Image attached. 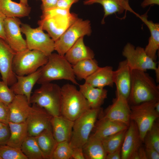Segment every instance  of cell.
Wrapping results in <instances>:
<instances>
[{"mask_svg":"<svg viewBox=\"0 0 159 159\" xmlns=\"http://www.w3.org/2000/svg\"><path fill=\"white\" fill-rule=\"evenodd\" d=\"M159 86L146 71L133 69L128 103L132 105L159 100Z\"/></svg>","mask_w":159,"mask_h":159,"instance_id":"6da1fadb","label":"cell"},{"mask_svg":"<svg viewBox=\"0 0 159 159\" xmlns=\"http://www.w3.org/2000/svg\"><path fill=\"white\" fill-rule=\"evenodd\" d=\"M41 73L37 83L42 85L55 80H69L78 85L73 73L72 65L64 56L52 53L47 63L41 67Z\"/></svg>","mask_w":159,"mask_h":159,"instance_id":"7a4b0ae2","label":"cell"},{"mask_svg":"<svg viewBox=\"0 0 159 159\" xmlns=\"http://www.w3.org/2000/svg\"><path fill=\"white\" fill-rule=\"evenodd\" d=\"M61 90L60 115L74 121L91 108L87 100L74 85L66 84Z\"/></svg>","mask_w":159,"mask_h":159,"instance_id":"3957f363","label":"cell"},{"mask_svg":"<svg viewBox=\"0 0 159 159\" xmlns=\"http://www.w3.org/2000/svg\"><path fill=\"white\" fill-rule=\"evenodd\" d=\"M61 100V87L50 82L43 84L31 95L30 104L43 108L52 116L60 115Z\"/></svg>","mask_w":159,"mask_h":159,"instance_id":"277c9868","label":"cell"},{"mask_svg":"<svg viewBox=\"0 0 159 159\" xmlns=\"http://www.w3.org/2000/svg\"><path fill=\"white\" fill-rule=\"evenodd\" d=\"M48 56L42 52L27 49L16 53L13 58L12 69L18 76H24L33 73L44 65Z\"/></svg>","mask_w":159,"mask_h":159,"instance_id":"5b68a950","label":"cell"},{"mask_svg":"<svg viewBox=\"0 0 159 159\" xmlns=\"http://www.w3.org/2000/svg\"><path fill=\"white\" fill-rule=\"evenodd\" d=\"M99 108H90L74 121L69 142L72 148H82L88 139L94 127L100 111Z\"/></svg>","mask_w":159,"mask_h":159,"instance_id":"8992f818","label":"cell"},{"mask_svg":"<svg viewBox=\"0 0 159 159\" xmlns=\"http://www.w3.org/2000/svg\"><path fill=\"white\" fill-rule=\"evenodd\" d=\"M92 32L90 21L78 18L55 42V50L64 56L79 38L90 36Z\"/></svg>","mask_w":159,"mask_h":159,"instance_id":"52a82bcc","label":"cell"},{"mask_svg":"<svg viewBox=\"0 0 159 159\" xmlns=\"http://www.w3.org/2000/svg\"><path fill=\"white\" fill-rule=\"evenodd\" d=\"M157 101L144 102L132 105L130 107V120L134 121L137 125L143 142L147 132L159 117V114L155 109V105Z\"/></svg>","mask_w":159,"mask_h":159,"instance_id":"ba28073f","label":"cell"},{"mask_svg":"<svg viewBox=\"0 0 159 159\" xmlns=\"http://www.w3.org/2000/svg\"><path fill=\"white\" fill-rule=\"evenodd\" d=\"M21 32L25 36L27 48L40 51L47 56L55 50V42L39 26L33 28L29 24L21 23Z\"/></svg>","mask_w":159,"mask_h":159,"instance_id":"9c48e42d","label":"cell"},{"mask_svg":"<svg viewBox=\"0 0 159 159\" xmlns=\"http://www.w3.org/2000/svg\"><path fill=\"white\" fill-rule=\"evenodd\" d=\"M122 55L126 58L127 62L132 70L146 71L147 69L155 70L157 64L145 52L144 48L140 46L135 47L130 43L124 46Z\"/></svg>","mask_w":159,"mask_h":159,"instance_id":"30bf717a","label":"cell"},{"mask_svg":"<svg viewBox=\"0 0 159 159\" xmlns=\"http://www.w3.org/2000/svg\"><path fill=\"white\" fill-rule=\"evenodd\" d=\"M78 18L77 14L71 13L67 16L41 19L38 24L55 42Z\"/></svg>","mask_w":159,"mask_h":159,"instance_id":"8fae6325","label":"cell"},{"mask_svg":"<svg viewBox=\"0 0 159 159\" xmlns=\"http://www.w3.org/2000/svg\"><path fill=\"white\" fill-rule=\"evenodd\" d=\"M52 117L43 108L33 104L25 121L28 136L36 137L43 130L52 128L51 120Z\"/></svg>","mask_w":159,"mask_h":159,"instance_id":"7c38bea8","label":"cell"},{"mask_svg":"<svg viewBox=\"0 0 159 159\" xmlns=\"http://www.w3.org/2000/svg\"><path fill=\"white\" fill-rule=\"evenodd\" d=\"M21 23L16 17H6L4 23L5 41L16 53L28 49L26 40L21 34Z\"/></svg>","mask_w":159,"mask_h":159,"instance_id":"4fadbf2b","label":"cell"},{"mask_svg":"<svg viewBox=\"0 0 159 159\" xmlns=\"http://www.w3.org/2000/svg\"><path fill=\"white\" fill-rule=\"evenodd\" d=\"M16 53L0 37V73L2 81L8 86H11L17 80L12 69L13 59Z\"/></svg>","mask_w":159,"mask_h":159,"instance_id":"5bb4252c","label":"cell"},{"mask_svg":"<svg viewBox=\"0 0 159 159\" xmlns=\"http://www.w3.org/2000/svg\"><path fill=\"white\" fill-rule=\"evenodd\" d=\"M116 95L112 104L107 108L103 117L129 126L131 110L128 100L118 94H116Z\"/></svg>","mask_w":159,"mask_h":159,"instance_id":"9a60e30c","label":"cell"},{"mask_svg":"<svg viewBox=\"0 0 159 159\" xmlns=\"http://www.w3.org/2000/svg\"><path fill=\"white\" fill-rule=\"evenodd\" d=\"M132 70L125 60L119 62L117 68L114 71L113 80L116 87V94L128 100L132 82Z\"/></svg>","mask_w":159,"mask_h":159,"instance_id":"2e32d148","label":"cell"},{"mask_svg":"<svg viewBox=\"0 0 159 159\" xmlns=\"http://www.w3.org/2000/svg\"><path fill=\"white\" fill-rule=\"evenodd\" d=\"M142 142L137 125L131 120L122 145L121 159H131L141 146Z\"/></svg>","mask_w":159,"mask_h":159,"instance_id":"e0dca14e","label":"cell"},{"mask_svg":"<svg viewBox=\"0 0 159 159\" xmlns=\"http://www.w3.org/2000/svg\"><path fill=\"white\" fill-rule=\"evenodd\" d=\"M30 104L25 96L16 95L12 101L8 105L9 110V122H25L31 109Z\"/></svg>","mask_w":159,"mask_h":159,"instance_id":"ac0fdd59","label":"cell"},{"mask_svg":"<svg viewBox=\"0 0 159 159\" xmlns=\"http://www.w3.org/2000/svg\"><path fill=\"white\" fill-rule=\"evenodd\" d=\"M85 5L98 3L103 6L104 16L102 23H105V19L107 16L115 13L122 14L125 11H128L138 17L139 15L130 7L128 0H86L84 1Z\"/></svg>","mask_w":159,"mask_h":159,"instance_id":"d6986e66","label":"cell"},{"mask_svg":"<svg viewBox=\"0 0 159 159\" xmlns=\"http://www.w3.org/2000/svg\"><path fill=\"white\" fill-rule=\"evenodd\" d=\"M41 67L35 72L28 75H16V81L10 88L15 95L25 96L29 103L33 88L37 83L41 74Z\"/></svg>","mask_w":159,"mask_h":159,"instance_id":"ffe728a7","label":"cell"},{"mask_svg":"<svg viewBox=\"0 0 159 159\" xmlns=\"http://www.w3.org/2000/svg\"><path fill=\"white\" fill-rule=\"evenodd\" d=\"M74 123V121L61 115L52 117L51 125L52 133L57 143L70 142Z\"/></svg>","mask_w":159,"mask_h":159,"instance_id":"44dd1931","label":"cell"},{"mask_svg":"<svg viewBox=\"0 0 159 159\" xmlns=\"http://www.w3.org/2000/svg\"><path fill=\"white\" fill-rule=\"evenodd\" d=\"M128 126L123 123L103 117L95 123L92 135L102 140L110 135L127 129Z\"/></svg>","mask_w":159,"mask_h":159,"instance_id":"7402d4cb","label":"cell"},{"mask_svg":"<svg viewBox=\"0 0 159 159\" xmlns=\"http://www.w3.org/2000/svg\"><path fill=\"white\" fill-rule=\"evenodd\" d=\"M149 29L150 36L148 43L144 49L147 54L155 61L157 59L156 53L159 49V24L148 20L146 14L138 17Z\"/></svg>","mask_w":159,"mask_h":159,"instance_id":"603a6c76","label":"cell"},{"mask_svg":"<svg viewBox=\"0 0 159 159\" xmlns=\"http://www.w3.org/2000/svg\"><path fill=\"white\" fill-rule=\"evenodd\" d=\"M84 37H82L79 38L64 55L72 66L80 61L94 58L93 51L85 44Z\"/></svg>","mask_w":159,"mask_h":159,"instance_id":"cb8c5ba5","label":"cell"},{"mask_svg":"<svg viewBox=\"0 0 159 159\" xmlns=\"http://www.w3.org/2000/svg\"><path fill=\"white\" fill-rule=\"evenodd\" d=\"M80 91L87 100L91 108H100L107 97V91L94 87L86 83L79 85Z\"/></svg>","mask_w":159,"mask_h":159,"instance_id":"d4e9b609","label":"cell"},{"mask_svg":"<svg viewBox=\"0 0 159 159\" xmlns=\"http://www.w3.org/2000/svg\"><path fill=\"white\" fill-rule=\"evenodd\" d=\"M114 71L110 66L100 67L85 80V82L95 87L104 88L108 86L112 87Z\"/></svg>","mask_w":159,"mask_h":159,"instance_id":"484cf974","label":"cell"},{"mask_svg":"<svg viewBox=\"0 0 159 159\" xmlns=\"http://www.w3.org/2000/svg\"><path fill=\"white\" fill-rule=\"evenodd\" d=\"M85 159H106L107 154L102 141L92 134L82 147Z\"/></svg>","mask_w":159,"mask_h":159,"instance_id":"4316f807","label":"cell"},{"mask_svg":"<svg viewBox=\"0 0 159 159\" xmlns=\"http://www.w3.org/2000/svg\"><path fill=\"white\" fill-rule=\"evenodd\" d=\"M35 137L44 159H51L57 143L54 137L52 128L45 130Z\"/></svg>","mask_w":159,"mask_h":159,"instance_id":"83f0119b","label":"cell"},{"mask_svg":"<svg viewBox=\"0 0 159 159\" xmlns=\"http://www.w3.org/2000/svg\"><path fill=\"white\" fill-rule=\"evenodd\" d=\"M31 8L11 0H0V11L6 17L21 18L28 16Z\"/></svg>","mask_w":159,"mask_h":159,"instance_id":"f1b7e54d","label":"cell"},{"mask_svg":"<svg viewBox=\"0 0 159 159\" xmlns=\"http://www.w3.org/2000/svg\"><path fill=\"white\" fill-rule=\"evenodd\" d=\"M8 125L10 129V135L6 145L21 148L22 143L28 136L26 122L21 123L9 122Z\"/></svg>","mask_w":159,"mask_h":159,"instance_id":"f546056e","label":"cell"},{"mask_svg":"<svg viewBox=\"0 0 159 159\" xmlns=\"http://www.w3.org/2000/svg\"><path fill=\"white\" fill-rule=\"evenodd\" d=\"M72 66L76 77L80 80H85L99 67L97 62L94 58L80 61Z\"/></svg>","mask_w":159,"mask_h":159,"instance_id":"4dcf8cb0","label":"cell"},{"mask_svg":"<svg viewBox=\"0 0 159 159\" xmlns=\"http://www.w3.org/2000/svg\"><path fill=\"white\" fill-rule=\"evenodd\" d=\"M21 149L28 159H44L35 137L28 136Z\"/></svg>","mask_w":159,"mask_h":159,"instance_id":"1f68e13d","label":"cell"},{"mask_svg":"<svg viewBox=\"0 0 159 159\" xmlns=\"http://www.w3.org/2000/svg\"><path fill=\"white\" fill-rule=\"evenodd\" d=\"M127 129L110 135L102 140L107 154L112 153L121 148Z\"/></svg>","mask_w":159,"mask_h":159,"instance_id":"d6a6232c","label":"cell"},{"mask_svg":"<svg viewBox=\"0 0 159 159\" xmlns=\"http://www.w3.org/2000/svg\"><path fill=\"white\" fill-rule=\"evenodd\" d=\"M146 147L152 148L159 152V127L158 123L154 122L144 138Z\"/></svg>","mask_w":159,"mask_h":159,"instance_id":"836d02e7","label":"cell"},{"mask_svg":"<svg viewBox=\"0 0 159 159\" xmlns=\"http://www.w3.org/2000/svg\"><path fill=\"white\" fill-rule=\"evenodd\" d=\"M0 159H28L21 148L7 145H0Z\"/></svg>","mask_w":159,"mask_h":159,"instance_id":"e575fe53","label":"cell"},{"mask_svg":"<svg viewBox=\"0 0 159 159\" xmlns=\"http://www.w3.org/2000/svg\"><path fill=\"white\" fill-rule=\"evenodd\" d=\"M72 148L69 142L57 143L53 152L51 159H71Z\"/></svg>","mask_w":159,"mask_h":159,"instance_id":"d590c367","label":"cell"},{"mask_svg":"<svg viewBox=\"0 0 159 159\" xmlns=\"http://www.w3.org/2000/svg\"><path fill=\"white\" fill-rule=\"evenodd\" d=\"M8 85L0 81V102L8 105L13 100L15 95Z\"/></svg>","mask_w":159,"mask_h":159,"instance_id":"8d00e7d4","label":"cell"},{"mask_svg":"<svg viewBox=\"0 0 159 159\" xmlns=\"http://www.w3.org/2000/svg\"><path fill=\"white\" fill-rule=\"evenodd\" d=\"M41 19L47 18L55 16H67L70 14L69 10L65 9L58 7L42 11Z\"/></svg>","mask_w":159,"mask_h":159,"instance_id":"74e56055","label":"cell"},{"mask_svg":"<svg viewBox=\"0 0 159 159\" xmlns=\"http://www.w3.org/2000/svg\"><path fill=\"white\" fill-rule=\"evenodd\" d=\"M9 117V110L8 105L0 102V122L8 125Z\"/></svg>","mask_w":159,"mask_h":159,"instance_id":"f35d334b","label":"cell"},{"mask_svg":"<svg viewBox=\"0 0 159 159\" xmlns=\"http://www.w3.org/2000/svg\"><path fill=\"white\" fill-rule=\"evenodd\" d=\"M10 131L8 125L0 127V145H6L9 138Z\"/></svg>","mask_w":159,"mask_h":159,"instance_id":"ab89813d","label":"cell"},{"mask_svg":"<svg viewBox=\"0 0 159 159\" xmlns=\"http://www.w3.org/2000/svg\"><path fill=\"white\" fill-rule=\"evenodd\" d=\"M59 0H42L41 9L42 11L48 10L57 6Z\"/></svg>","mask_w":159,"mask_h":159,"instance_id":"60d3db41","label":"cell"},{"mask_svg":"<svg viewBox=\"0 0 159 159\" xmlns=\"http://www.w3.org/2000/svg\"><path fill=\"white\" fill-rule=\"evenodd\" d=\"M80 0H59L57 7L62 9L70 10L72 5Z\"/></svg>","mask_w":159,"mask_h":159,"instance_id":"b9f144b4","label":"cell"},{"mask_svg":"<svg viewBox=\"0 0 159 159\" xmlns=\"http://www.w3.org/2000/svg\"><path fill=\"white\" fill-rule=\"evenodd\" d=\"M145 150L147 159H159V152L155 149L145 147Z\"/></svg>","mask_w":159,"mask_h":159,"instance_id":"7bdbcfd3","label":"cell"},{"mask_svg":"<svg viewBox=\"0 0 159 159\" xmlns=\"http://www.w3.org/2000/svg\"><path fill=\"white\" fill-rule=\"evenodd\" d=\"M71 157L74 159H85L82 148H73Z\"/></svg>","mask_w":159,"mask_h":159,"instance_id":"ee69618b","label":"cell"},{"mask_svg":"<svg viewBox=\"0 0 159 159\" xmlns=\"http://www.w3.org/2000/svg\"><path fill=\"white\" fill-rule=\"evenodd\" d=\"M6 16L0 11V37L4 40L5 36L4 30V23Z\"/></svg>","mask_w":159,"mask_h":159,"instance_id":"f6af8a7d","label":"cell"},{"mask_svg":"<svg viewBox=\"0 0 159 159\" xmlns=\"http://www.w3.org/2000/svg\"><path fill=\"white\" fill-rule=\"evenodd\" d=\"M121 159V148L111 153L107 154L106 159Z\"/></svg>","mask_w":159,"mask_h":159,"instance_id":"bcb514c9","label":"cell"},{"mask_svg":"<svg viewBox=\"0 0 159 159\" xmlns=\"http://www.w3.org/2000/svg\"><path fill=\"white\" fill-rule=\"evenodd\" d=\"M156 4L159 5V0H144L141 3V6L145 8L150 5Z\"/></svg>","mask_w":159,"mask_h":159,"instance_id":"7dc6e473","label":"cell"},{"mask_svg":"<svg viewBox=\"0 0 159 159\" xmlns=\"http://www.w3.org/2000/svg\"><path fill=\"white\" fill-rule=\"evenodd\" d=\"M139 159H147L145 149L141 146L138 150Z\"/></svg>","mask_w":159,"mask_h":159,"instance_id":"c3c4849f","label":"cell"},{"mask_svg":"<svg viewBox=\"0 0 159 159\" xmlns=\"http://www.w3.org/2000/svg\"><path fill=\"white\" fill-rule=\"evenodd\" d=\"M155 77L156 78V81L157 82H159V65L158 67H157V68L155 70Z\"/></svg>","mask_w":159,"mask_h":159,"instance_id":"681fc988","label":"cell"},{"mask_svg":"<svg viewBox=\"0 0 159 159\" xmlns=\"http://www.w3.org/2000/svg\"><path fill=\"white\" fill-rule=\"evenodd\" d=\"M155 109L158 113L159 114V101H157L155 105Z\"/></svg>","mask_w":159,"mask_h":159,"instance_id":"f907efd6","label":"cell"},{"mask_svg":"<svg viewBox=\"0 0 159 159\" xmlns=\"http://www.w3.org/2000/svg\"><path fill=\"white\" fill-rule=\"evenodd\" d=\"M20 3L26 5L28 6V0H19Z\"/></svg>","mask_w":159,"mask_h":159,"instance_id":"816d5d0a","label":"cell"},{"mask_svg":"<svg viewBox=\"0 0 159 159\" xmlns=\"http://www.w3.org/2000/svg\"><path fill=\"white\" fill-rule=\"evenodd\" d=\"M4 125H6V124H4L0 122V127H2Z\"/></svg>","mask_w":159,"mask_h":159,"instance_id":"f5cc1de1","label":"cell"},{"mask_svg":"<svg viewBox=\"0 0 159 159\" xmlns=\"http://www.w3.org/2000/svg\"><path fill=\"white\" fill-rule=\"evenodd\" d=\"M41 0V1H42V0Z\"/></svg>","mask_w":159,"mask_h":159,"instance_id":"db71d44e","label":"cell"}]
</instances>
